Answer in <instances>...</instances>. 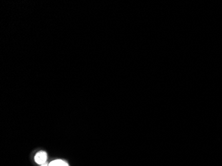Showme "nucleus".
Instances as JSON below:
<instances>
[{
    "mask_svg": "<svg viewBox=\"0 0 222 166\" xmlns=\"http://www.w3.org/2000/svg\"><path fill=\"white\" fill-rule=\"evenodd\" d=\"M41 166H47V164H45V163H44V164H43V165H41Z\"/></svg>",
    "mask_w": 222,
    "mask_h": 166,
    "instance_id": "4",
    "label": "nucleus"
},
{
    "mask_svg": "<svg viewBox=\"0 0 222 166\" xmlns=\"http://www.w3.org/2000/svg\"><path fill=\"white\" fill-rule=\"evenodd\" d=\"M47 159V155L46 152L43 151L39 152L35 156V161L38 164L43 165L45 163Z\"/></svg>",
    "mask_w": 222,
    "mask_h": 166,
    "instance_id": "1",
    "label": "nucleus"
},
{
    "mask_svg": "<svg viewBox=\"0 0 222 166\" xmlns=\"http://www.w3.org/2000/svg\"><path fill=\"white\" fill-rule=\"evenodd\" d=\"M49 166H60L59 160H55V161H51V162L49 163Z\"/></svg>",
    "mask_w": 222,
    "mask_h": 166,
    "instance_id": "2",
    "label": "nucleus"
},
{
    "mask_svg": "<svg viewBox=\"0 0 222 166\" xmlns=\"http://www.w3.org/2000/svg\"><path fill=\"white\" fill-rule=\"evenodd\" d=\"M59 160L60 166H69V165L67 164V163L65 162V161H63L61 160Z\"/></svg>",
    "mask_w": 222,
    "mask_h": 166,
    "instance_id": "3",
    "label": "nucleus"
}]
</instances>
